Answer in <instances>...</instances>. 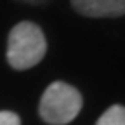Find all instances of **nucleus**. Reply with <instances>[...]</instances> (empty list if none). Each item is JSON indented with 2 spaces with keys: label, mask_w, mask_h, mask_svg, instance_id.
Returning <instances> with one entry per match:
<instances>
[{
  "label": "nucleus",
  "mask_w": 125,
  "mask_h": 125,
  "mask_svg": "<svg viewBox=\"0 0 125 125\" xmlns=\"http://www.w3.org/2000/svg\"><path fill=\"white\" fill-rule=\"evenodd\" d=\"M96 125H125V106L113 104L97 118Z\"/></svg>",
  "instance_id": "obj_4"
},
{
  "label": "nucleus",
  "mask_w": 125,
  "mask_h": 125,
  "mask_svg": "<svg viewBox=\"0 0 125 125\" xmlns=\"http://www.w3.org/2000/svg\"><path fill=\"white\" fill-rule=\"evenodd\" d=\"M0 125H21V118L14 111L2 109V111H0Z\"/></svg>",
  "instance_id": "obj_5"
},
{
  "label": "nucleus",
  "mask_w": 125,
  "mask_h": 125,
  "mask_svg": "<svg viewBox=\"0 0 125 125\" xmlns=\"http://www.w3.org/2000/svg\"><path fill=\"white\" fill-rule=\"evenodd\" d=\"M73 9L85 18L125 16V0H71Z\"/></svg>",
  "instance_id": "obj_3"
},
{
  "label": "nucleus",
  "mask_w": 125,
  "mask_h": 125,
  "mask_svg": "<svg viewBox=\"0 0 125 125\" xmlns=\"http://www.w3.org/2000/svg\"><path fill=\"white\" fill-rule=\"evenodd\" d=\"M83 106V97L76 87L66 82H52L40 97L38 115L49 125H66L73 122Z\"/></svg>",
  "instance_id": "obj_2"
},
{
  "label": "nucleus",
  "mask_w": 125,
  "mask_h": 125,
  "mask_svg": "<svg viewBox=\"0 0 125 125\" xmlns=\"http://www.w3.org/2000/svg\"><path fill=\"white\" fill-rule=\"evenodd\" d=\"M47 52V40L38 24L31 21L18 23L7 38V62L16 71L37 66Z\"/></svg>",
  "instance_id": "obj_1"
}]
</instances>
